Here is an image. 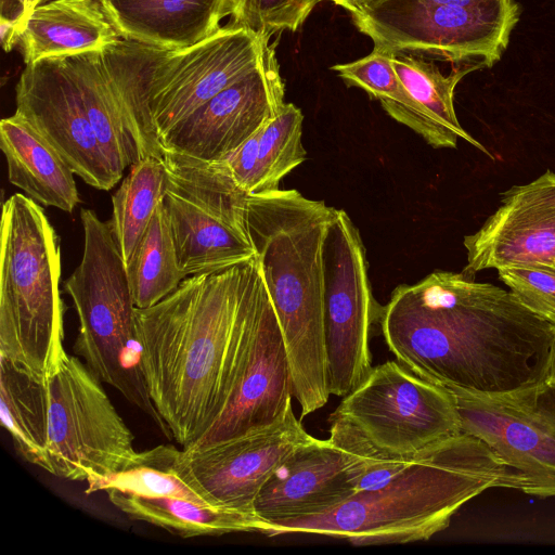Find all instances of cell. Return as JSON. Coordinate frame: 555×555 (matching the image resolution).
<instances>
[{
	"label": "cell",
	"mask_w": 555,
	"mask_h": 555,
	"mask_svg": "<svg viewBox=\"0 0 555 555\" xmlns=\"http://www.w3.org/2000/svg\"><path fill=\"white\" fill-rule=\"evenodd\" d=\"M379 323L399 363L452 392L502 395L550 379L555 324L464 271L399 285Z\"/></svg>",
	"instance_id": "obj_1"
},
{
	"label": "cell",
	"mask_w": 555,
	"mask_h": 555,
	"mask_svg": "<svg viewBox=\"0 0 555 555\" xmlns=\"http://www.w3.org/2000/svg\"><path fill=\"white\" fill-rule=\"evenodd\" d=\"M259 261L186 278L156 305L135 308L149 393L182 449L230 400L254 327Z\"/></svg>",
	"instance_id": "obj_2"
},
{
	"label": "cell",
	"mask_w": 555,
	"mask_h": 555,
	"mask_svg": "<svg viewBox=\"0 0 555 555\" xmlns=\"http://www.w3.org/2000/svg\"><path fill=\"white\" fill-rule=\"evenodd\" d=\"M334 207L297 190L249 194L247 225L275 310L301 416L328 400L323 243Z\"/></svg>",
	"instance_id": "obj_3"
},
{
	"label": "cell",
	"mask_w": 555,
	"mask_h": 555,
	"mask_svg": "<svg viewBox=\"0 0 555 555\" xmlns=\"http://www.w3.org/2000/svg\"><path fill=\"white\" fill-rule=\"evenodd\" d=\"M495 487L511 488L505 466L481 440L460 433L386 485L356 492L325 514L272 524L264 534L315 533L360 546L426 541L462 505Z\"/></svg>",
	"instance_id": "obj_4"
},
{
	"label": "cell",
	"mask_w": 555,
	"mask_h": 555,
	"mask_svg": "<svg viewBox=\"0 0 555 555\" xmlns=\"http://www.w3.org/2000/svg\"><path fill=\"white\" fill-rule=\"evenodd\" d=\"M269 38L228 23L183 49L118 39L101 50L141 158L163 156L159 139L264 57Z\"/></svg>",
	"instance_id": "obj_5"
},
{
	"label": "cell",
	"mask_w": 555,
	"mask_h": 555,
	"mask_svg": "<svg viewBox=\"0 0 555 555\" xmlns=\"http://www.w3.org/2000/svg\"><path fill=\"white\" fill-rule=\"evenodd\" d=\"M60 238L42 207L15 193L0 225V354L47 378L66 353Z\"/></svg>",
	"instance_id": "obj_6"
},
{
	"label": "cell",
	"mask_w": 555,
	"mask_h": 555,
	"mask_svg": "<svg viewBox=\"0 0 555 555\" xmlns=\"http://www.w3.org/2000/svg\"><path fill=\"white\" fill-rule=\"evenodd\" d=\"M80 219L82 257L64 282L79 319L74 352L100 380L141 409L171 439L149 393L137 331V307L111 224L87 208L80 210Z\"/></svg>",
	"instance_id": "obj_7"
},
{
	"label": "cell",
	"mask_w": 555,
	"mask_h": 555,
	"mask_svg": "<svg viewBox=\"0 0 555 555\" xmlns=\"http://www.w3.org/2000/svg\"><path fill=\"white\" fill-rule=\"evenodd\" d=\"M328 422L340 425L372 455L369 473L405 467L461 433L455 395L398 361L372 369Z\"/></svg>",
	"instance_id": "obj_8"
},
{
	"label": "cell",
	"mask_w": 555,
	"mask_h": 555,
	"mask_svg": "<svg viewBox=\"0 0 555 555\" xmlns=\"http://www.w3.org/2000/svg\"><path fill=\"white\" fill-rule=\"evenodd\" d=\"M351 15L376 47L490 68L520 9L515 0H371Z\"/></svg>",
	"instance_id": "obj_9"
},
{
	"label": "cell",
	"mask_w": 555,
	"mask_h": 555,
	"mask_svg": "<svg viewBox=\"0 0 555 555\" xmlns=\"http://www.w3.org/2000/svg\"><path fill=\"white\" fill-rule=\"evenodd\" d=\"M168 171L164 204L186 278L211 274L256 256L247 225L249 193L221 160L163 152Z\"/></svg>",
	"instance_id": "obj_10"
},
{
	"label": "cell",
	"mask_w": 555,
	"mask_h": 555,
	"mask_svg": "<svg viewBox=\"0 0 555 555\" xmlns=\"http://www.w3.org/2000/svg\"><path fill=\"white\" fill-rule=\"evenodd\" d=\"M46 380L48 472L88 482L124 469L138 453L134 438L100 379L80 359L65 353Z\"/></svg>",
	"instance_id": "obj_11"
},
{
	"label": "cell",
	"mask_w": 555,
	"mask_h": 555,
	"mask_svg": "<svg viewBox=\"0 0 555 555\" xmlns=\"http://www.w3.org/2000/svg\"><path fill=\"white\" fill-rule=\"evenodd\" d=\"M324 331L331 395L345 397L372 371L370 338L383 307L375 300L358 228L334 208L323 243Z\"/></svg>",
	"instance_id": "obj_12"
},
{
	"label": "cell",
	"mask_w": 555,
	"mask_h": 555,
	"mask_svg": "<svg viewBox=\"0 0 555 555\" xmlns=\"http://www.w3.org/2000/svg\"><path fill=\"white\" fill-rule=\"evenodd\" d=\"M461 433L472 435L505 466L511 488L555 496V385L493 396L453 392Z\"/></svg>",
	"instance_id": "obj_13"
},
{
	"label": "cell",
	"mask_w": 555,
	"mask_h": 555,
	"mask_svg": "<svg viewBox=\"0 0 555 555\" xmlns=\"http://www.w3.org/2000/svg\"><path fill=\"white\" fill-rule=\"evenodd\" d=\"M15 113L34 127L87 184L108 191L121 179L105 156L62 56L25 66Z\"/></svg>",
	"instance_id": "obj_14"
},
{
	"label": "cell",
	"mask_w": 555,
	"mask_h": 555,
	"mask_svg": "<svg viewBox=\"0 0 555 555\" xmlns=\"http://www.w3.org/2000/svg\"><path fill=\"white\" fill-rule=\"evenodd\" d=\"M370 463L363 449L336 431L327 439L311 438L273 472L254 503L266 530L272 524L318 516L357 492Z\"/></svg>",
	"instance_id": "obj_15"
},
{
	"label": "cell",
	"mask_w": 555,
	"mask_h": 555,
	"mask_svg": "<svg viewBox=\"0 0 555 555\" xmlns=\"http://www.w3.org/2000/svg\"><path fill=\"white\" fill-rule=\"evenodd\" d=\"M284 82L273 46L261 63L159 139L164 151L196 160L224 158L282 109Z\"/></svg>",
	"instance_id": "obj_16"
},
{
	"label": "cell",
	"mask_w": 555,
	"mask_h": 555,
	"mask_svg": "<svg viewBox=\"0 0 555 555\" xmlns=\"http://www.w3.org/2000/svg\"><path fill=\"white\" fill-rule=\"evenodd\" d=\"M293 397L292 373L283 334L259 263L254 327L244 366L229 402L191 448L216 443L274 424L285 415Z\"/></svg>",
	"instance_id": "obj_17"
},
{
	"label": "cell",
	"mask_w": 555,
	"mask_h": 555,
	"mask_svg": "<svg viewBox=\"0 0 555 555\" xmlns=\"http://www.w3.org/2000/svg\"><path fill=\"white\" fill-rule=\"evenodd\" d=\"M312 438L293 404L276 423L204 447L183 449L201 487L216 506L254 514V503L276 467Z\"/></svg>",
	"instance_id": "obj_18"
},
{
	"label": "cell",
	"mask_w": 555,
	"mask_h": 555,
	"mask_svg": "<svg viewBox=\"0 0 555 555\" xmlns=\"http://www.w3.org/2000/svg\"><path fill=\"white\" fill-rule=\"evenodd\" d=\"M467 264L485 269L555 263V207L502 198V205L474 234L464 237Z\"/></svg>",
	"instance_id": "obj_19"
},
{
	"label": "cell",
	"mask_w": 555,
	"mask_h": 555,
	"mask_svg": "<svg viewBox=\"0 0 555 555\" xmlns=\"http://www.w3.org/2000/svg\"><path fill=\"white\" fill-rule=\"evenodd\" d=\"M121 39L178 50L211 36L231 0H100Z\"/></svg>",
	"instance_id": "obj_20"
},
{
	"label": "cell",
	"mask_w": 555,
	"mask_h": 555,
	"mask_svg": "<svg viewBox=\"0 0 555 555\" xmlns=\"http://www.w3.org/2000/svg\"><path fill=\"white\" fill-rule=\"evenodd\" d=\"M120 39L100 0H50L25 17L18 42L25 65L101 51Z\"/></svg>",
	"instance_id": "obj_21"
},
{
	"label": "cell",
	"mask_w": 555,
	"mask_h": 555,
	"mask_svg": "<svg viewBox=\"0 0 555 555\" xmlns=\"http://www.w3.org/2000/svg\"><path fill=\"white\" fill-rule=\"evenodd\" d=\"M9 181L44 206L72 212L79 203L74 172L57 151L14 113L0 122Z\"/></svg>",
	"instance_id": "obj_22"
},
{
	"label": "cell",
	"mask_w": 555,
	"mask_h": 555,
	"mask_svg": "<svg viewBox=\"0 0 555 555\" xmlns=\"http://www.w3.org/2000/svg\"><path fill=\"white\" fill-rule=\"evenodd\" d=\"M74 79L89 121L100 145L115 172L122 178L124 170L141 158L121 105L104 66L101 51L62 56Z\"/></svg>",
	"instance_id": "obj_23"
},
{
	"label": "cell",
	"mask_w": 555,
	"mask_h": 555,
	"mask_svg": "<svg viewBox=\"0 0 555 555\" xmlns=\"http://www.w3.org/2000/svg\"><path fill=\"white\" fill-rule=\"evenodd\" d=\"M0 418L17 454L48 472L47 380L1 354Z\"/></svg>",
	"instance_id": "obj_24"
},
{
	"label": "cell",
	"mask_w": 555,
	"mask_h": 555,
	"mask_svg": "<svg viewBox=\"0 0 555 555\" xmlns=\"http://www.w3.org/2000/svg\"><path fill=\"white\" fill-rule=\"evenodd\" d=\"M121 513L164 528L182 538L222 535L233 532H261L266 525L254 514L227 507L203 506L168 496H142L117 490L106 491Z\"/></svg>",
	"instance_id": "obj_25"
},
{
	"label": "cell",
	"mask_w": 555,
	"mask_h": 555,
	"mask_svg": "<svg viewBox=\"0 0 555 555\" xmlns=\"http://www.w3.org/2000/svg\"><path fill=\"white\" fill-rule=\"evenodd\" d=\"M396 53L374 46L373 51L354 62L332 67L348 86L358 87L377 99L385 112L420 134L435 149H454L457 141L449 135L409 93L391 60Z\"/></svg>",
	"instance_id": "obj_26"
},
{
	"label": "cell",
	"mask_w": 555,
	"mask_h": 555,
	"mask_svg": "<svg viewBox=\"0 0 555 555\" xmlns=\"http://www.w3.org/2000/svg\"><path fill=\"white\" fill-rule=\"evenodd\" d=\"M117 490L142 496H168L216 506L196 480L183 449L160 444L138 452L121 470L88 481L87 494Z\"/></svg>",
	"instance_id": "obj_27"
},
{
	"label": "cell",
	"mask_w": 555,
	"mask_h": 555,
	"mask_svg": "<svg viewBox=\"0 0 555 555\" xmlns=\"http://www.w3.org/2000/svg\"><path fill=\"white\" fill-rule=\"evenodd\" d=\"M137 308L152 307L186 279L181 270L168 214L162 201L125 266Z\"/></svg>",
	"instance_id": "obj_28"
},
{
	"label": "cell",
	"mask_w": 555,
	"mask_h": 555,
	"mask_svg": "<svg viewBox=\"0 0 555 555\" xmlns=\"http://www.w3.org/2000/svg\"><path fill=\"white\" fill-rule=\"evenodd\" d=\"M168 171L163 157L150 155L130 166V171L112 196V231L125 266L141 241L152 216L164 201Z\"/></svg>",
	"instance_id": "obj_29"
},
{
	"label": "cell",
	"mask_w": 555,
	"mask_h": 555,
	"mask_svg": "<svg viewBox=\"0 0 555 555\" xmlns=\"http://www.w3.org/2000/svg\"><path fill=\"white\" fill-rule=\"evenodd\" d=\"M391 63L409 93L449 135L456 141L463 139L488 154L486 147L462 128L454 109L456 85L479 67L464 65L443 75L434 63L403 53H396Z\"/></svg>",
	"instance_id": "obj_30"
},
{
	"label": "cell",
	"mask_w": 555,
	"mask_h": 555,
	"mask_svg": "<svg viewBox=\"0 0 555 555\" xmlns=\"http://www.w3.org/2000/svg\"><path fill=\"white\" fill-rule=\"evenodd\" d=\"M304 115L293 103L259 130L257 160L249 194L279 190L280 181L306 159Z\"/></svg>",
	"instance_id": "obj_31"
},
{
	"label": "cell",
	"mask_w": 555,
	"mask_h": 555,
	"mask_svg": "<svg viewBox=\"0 0 555 555\" xmlns=\"http://www.w3.org/2000/svg\"><path fill=\"white\" fill-rule=\"evenodd\" d=\"M323 0H231L229 23L269 38L281 30H297Z\"/></svg>",
	"instance_id": "obj_32"
},
{
	"label": "cell",
	"mask_w": 555,
	"mask_h": 555,
	"mask_svg": "<svg viewBox=\"0 0 555 555\" xmlns=\"http://www.w3.org/2000/svg\"><path fill=\"white\" fill-rule=\"evenodd\" d=\"M498 272L522 305L555 324V263L505 267Z\"/></svg>",
	"instance_id": "obj_33"
},
{
	"label": "cell",
	"mask_w": 555,
	"mask_h": 555,
	"mask_svg": "<svg viewBox=\"0 0 555 555\" xmlns=\"http://www.w3.org/2000/svg\"><path fill=\"white\" fill-rule=\"evenodd\" d=\"M259 131L221 160L234 181L249 193L257 160Z\"/></svg>",
	"instance_id": "obj_34"
},
{
	"label": "cell",
	"mask_w": 555,
	"mask_h": 555,
	"mask_svg": "<svg viewBox=\"0 0 555 555\" xmlns=\"http://www.w3.org/2000/svg\"><path fill=\"white\" fill-rule=\"evenodd\" d=\"M503 197L555 207V173L546 171L528 184L515 185Z\"/></svg>",
	"instance_id": "obj_35"
},
{
	"label": "cell",
	"mask_w": 555,
	"mask_h": 555,
	"mask_svg": "<svg viewBox=\"0 0 555 555\" xmlns=\"http://www.w3.org/2000/svg\"><path fill=\"white\" fill-rule=\"evenodd\" d=\"M21 34L20 22L0 17V40L5 52H11L18 44Z\"/></svg>",
	"instance_id": "obj_36"
},
{
	"label": "cell",
	"mask_w": 555,
	"mask_h": 555,
	"mask_svg": "<svg viewBox=\"0 0 555 555\" xmlns=\"http://www.w3.org/2000/svg\"><path fill=\"white\" fill-rule=\"evenodd\" d=\"M334 2L337 5L345 8L351 14L359 11L362 7H364L371 0H328Z\"/></svg>",
	"instance_id": "obj_37"
},
{
	"label": "cell",
	"mask_w": 555,
	"mask_h": 555,
	"mask_svg": "<svg viewBox=\"0 0 555 555\" xmlns=\"http://www.w3.org/2000/svg\"><path fill=\"white\" fill-rule=\"evenodd\" d=\"M50 0H27V10H26V16L27 14L37 5L48 2Z\"/></svg>",
	"instance_id": "obj_38"
},
{
	"label": "cell",
	"mask_w": 555,
	"mask_h": 555,
	"mask_svg": "<svg viewBox=\"0 0 555 555\" xmlns=\"http://www.w3.org/2000/svg\"><path fill=\"white\" fill-rule=\"evenodd\" d=\"M550 379L555 385V341H554V348H553Z\"/></svg>",
	"instance_id": "obj_39"
}]
</instances>
